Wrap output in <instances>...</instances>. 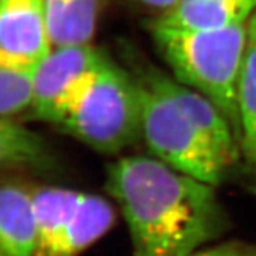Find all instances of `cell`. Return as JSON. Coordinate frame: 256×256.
Here are the masks:
<instances>
[{
  "instance_id": "1",
  "label": "cell",
  "mask_w": 256,
  "mask_h": 256,
  "mask_svg": "<svg viewBox=\"0 0 256 256\" xmlns=\"http://www.w3.org/2000/svg\"><path fill=\"white\" fill-rule=\"evenodd\" d=\"M104 188L126 220L133 256H188L228 229L215 186L156 158L121 156L108 165Z\"/></svg>"
},
{
  "instance_id": "2",
  "label": "cell",
  "mask_w": 256,
  "mask_h": 256,
  "mask_svg": "<svg viewBox=\"0 0 256 256\" xmlns=\"http://www.w3.org/2000/svg\"><path fill=\"white\" fill-rule=\"evenodd\" d=\"M248 23L218 31L152 28L156 46L176 80L209 98L226 118L241 142L238 88L248 42Z\"/></svg>"
},
{
  "instance_id": "3",
  "label": "cell",
  "mask_w": 256,
  "mask_h": 256,
  "mask_svg": "<svg viewBox=\"0 0 256 256\" xmlns=\"http://www.w3.org/2000/svg\"><path fill=\"white\" fill-rule=\"evenodd\" d=\"M104 154H115L142 138V96L136 78L108 62L57 124Z\"/></svg>"
},
{
  "instance_id": "4",
  "label": "cell",
  "mask_w": 256,
  "mask_h": 256,
  "mask_svg": "<svg viewBox=\"0 0 256 256\" xmlns=\"http://www.w3.org/2000/svg\"><path fill=\"white\" fill-rule=\"evenodd\" d=\"M142 138L150 152L170 168L217 188L232 164L202 136L174 98L139 72Z\"/></svg>"
},
{
  "instance_id": "5",
  "label": "cell",
  "mask_w": 256,
  "mask_h": 256,
  "mask_svg": "<svg viewBox=\"0 0 256 256\" xmlns=\"http://www.w3.org/2000/svg\"><path fill=\"white\" fill-rule=\"evenodd\" d=\"M108 62L89 44L54 48L34 66V116L58 124Z\"/></svg>"
},
{
  "instance_id": "6",
  "label": "cell",
  "mask_w": 256,
  "mask_h": 256,
  "mask_svg": "<svg viewBox=\"0 0 256 256\" xmlns=\"http://www.w3.org/2000/svg\"><path fill=\"white\" fill-rule=\"evenodd\" d=\"M52 49L42 0L0 2V66H36Z\"/></svg>"
},
{
  "instance_id": "7",
  "label": "cell",
  "mask_w": 256,
  "mask_h": 256,
  "mask_svg": "<svg viewBox=\"0 0 256 256\" xmlns=\"http://www.w3.org/2000/svg\"><path fill=\"white\" fill-rule=\"evenodd\" d=\"M174 98L192 124L230 164L238 159V138L232 124L209 98L154 68L140 72Z\"/></svg>"
},
{
  "instance_id": "8",
  "label": "cell",
  "mask_w": 256,
  "mask_h": 256,
  "mask_svg": "<svg viewBox=\"0 0 256 256\" xmlns=\"http://www.w3.org/2000/svg\"><path fill=\"white\" fill-rule=\"evenodd\" d=\"M256 0H188L164 11L153 28L182 31H218L248 23Z\"/></svg>"
},
{
  "instance_id": "9",
  "label": "cell",
  "mask_w": 256,
  "mask_h": 256,
  "mask_svg": "<svg viewBox=\"0 0 256 256\" xmlns=\"http://www.w3.org/2000/svg\"><path fill=\"white\" fill-rule=\"evenodd\" d=\"M37 228L32 192L16 182L0 190V256H36Z\"/></svg>"
},
{
  "instance_id": "10",
  "label": "cell",
  "mask_w": 256,
  "mask_h": 256,
  "mask_svg": "<svg viewBox=\"0 0 256 256\" xmlns=\"http://www.w3.org/2000/svg\"><path fill=\"white\" fill-rule=\"evenodd\" d=\"M114 222L115 212L110 202L96 194H82L46 256H78L100 240Z\"/></svg>"
},
{
  "instance_id": "11",
  "label": "cell",
  "mask_w": 256,
  "mask_h": 256,
  "mask_svg": "<svg viewBox=\"0 0 256 256\" xmlns=\"http://www.w3.org/2000/svg\"><path fill=\"white\" fill-rule=\"evenodd\" d=\"M54 48L88 44L101 0H42Z\"/></svg>"
},
{
  "instance_id": "12",
  "label": "cell",
  "mask_w": 256,
  "mask_h": 256,
  "mask_svg": "<svg viewBox=\"0 0 256 256\" xmlns=\"http://www.w3.org/2000/svg\"><path fill=\"white\" fill-rule=\"evenodd\" d=\"M82 192L64 188H40L32 192L37 228V254L48 252L81 200Z\"/></svg>"
},
{
  "instance_id": "13",
  "label": "cell",
  "mask_w": 256,
  "mask_h": 256,
  "mask_svg": "<svg viewBox=\"0 0 256 256\" xmlns=\"http://www.w3.org/2000/svg\"><path fill=\"white\" fill-rule=\"evenodd\" d=\"M0 164L2 168L48 170L52 159L46 142L14 118L0 120Z\"/></svg>"
},
{
  "instance_id": "14",
  "label": "cell",
  "mask_w": 256,
  "mask_h": 256,
  "mask_svg": "<svg viewBox=\"0 0 256 256\" xmlns=\"http://www.w3.org/2000/svg\"><path fill=\"white\" fill-rule=\"evenodd\" d=\"M238 98L243 147L249 156L256 159V32L249 25Z\"/></svg>"
},
{
  "instance_id": "15",
  "label": "cell",
  "mask_w": 256,
  "mask_h": 256,
  "mask_svg": "<svg viewBox=\"0 0 256 256\" xmlns=\"http://www.w3.org/2000/svg\"><path fill=\"white\" fill-rule=\"evenodd\" d=\"M34 66H0V114L14 118L31 107L34 95Z\"/></svg>"
},
{
  "instance_id": "16",
  "label": "cell",
  "mask_w": 256,
  "mask_h": 256,
  "mask_svg": "<svg viewBox=\"0 0 256 256\" xmlns=\"http://www.w3.org/2000/svg\"><path fill=\"white\" fill-rule=\"evenodd\" d=\"M188 256H256V243L232 240L203 247Z\"/></svg>"
},
{
  "instance_id": "17",
  "label": "cell",
  "mask_w": 256,
  "mask_h": 256,
  "mask_svg": "<svg viewBox=\"0 0 256 256\" xmlns=\"http://www.w3.org/2000/svg\"><path fill=\"white\" fill-rule=\"evenodd\" d=\"M132 2L150 8L164 10V11H166V10L177 4L178 0H132Z\"/></svg>"
},
{
  "instance_id": "18",
  "label": "cell",
  "mask_w": 256,
  "mask_h": 256,
  "mask_svg": "<svg viewBox=\"0 0 256 256\" xmlns=\"http://www.w3.org/2000/svg\"><path fill=\"white\" fill-rule=\"evenodd\" d=\"M249 26H250L252 30H254L256 32V11L252 14V16L250 17V19H249V23H248Z\"/></svg>"
},
{
  "instance_id": "19",
  "label": "cell",
  "mask_w": 256,
  "mask_h": 256,
  "mask_svg": "<svg viewBox=\"0 0 256 256\" xmlns=\"http://www.w3.org/2000/svg\"><path fill=\"white\" fill-rule=\"evenodd\" d=\"M178 2H188V0H178Z\"/></svg>"
}]
</instances>
